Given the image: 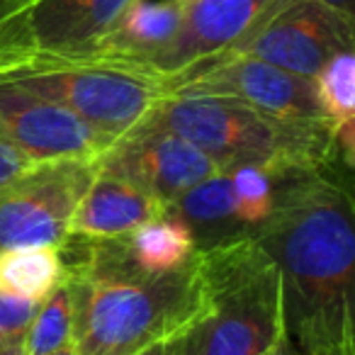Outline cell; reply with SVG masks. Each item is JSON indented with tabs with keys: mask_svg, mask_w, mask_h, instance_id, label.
<instances>
[{
	"mask_svg": "<svg viewBox=\"0 0 355 355\" xmlns=\"http://www.w3.org/2000/svg\"><path fill=\"white\" fill-rule=\"evenodd\" d=\"M166 212L161 202L112 173L95 171L88 190L71 214L69 241H112Z\"/></svg>",
	"mask_w": 355,
	"mask_h": 355,
	"instance_id": "7c38bea8",
	"label": "cell"
},
{
	"mask_svg": "<svg viewBox=\"0 0 355 355\" xmlns=\"http://www.w3.org/2000/svg\"><path fill=\"white\" fill-rule=\"evenodd\" d=\"M183 3H188V0H183Z\"/></svg>",
	"mask_w": 355,
	"mask_h": 355,
	"instance_id": "f1b7e54d",
	"label": "cell"
},
{
	"mask_svg": "<svg viewBox=\"0 0 355 355\" xmlns=\"http://www.w3.org/2000/svg\"><path fill=\"white\" fill-rule=\"evenodd\" d=\"M98 161L59 158L35 163L0 188V253L27 246H61L71 214L88 190Z\"/></svg>",
	"mask_w": 355,
	"mask_h": 355,
	"instance_id": "8992f818",
	"label": "cell"
},
{
	"mask_svg": "<svg viewBox=\"0 0 355 355\" xmlns=\"http://www.w3.org/2000/svg\"><path fill=\"white\" fill-rule=\"evenodd\" d=\"M0 134L35 163L59 158L98 161L114 137L98 132L61 105L0 78Z\"/></svg>",
	"mask_w": 355,
	"mask_h": 355,
	"instance_id": "8fae6325",
	"label": "cell"
},
{
	"mask_svg": "<svg viewBox=\"0 0 355 355\" xmlns=\"http://www.w3.org/2000/svg\"><path fill=\"white\" fill-rule=\"evenodd\" d=\"M49 355H76V350H73V345H64V348H59V350H54V353H49Z\"/></svg>",
	"mask_w": 355,
	"mask_h": 355,
	"instance_id": "83f0119b",
	"label": "cell"
},
{
	"mask_svg": "<svg viewBox=\"0 0 355 355\" xmlns=\"http://www.w3.org/2000/svg\"><path fill=\"white\" fill-rule=\"evenodd\" d=\"M134 0H37L25 17L27 46L88 54Z\"/></svg>",
	"mask_w": 355,
	"mask_h": 355,
	"instance_id": "4fadbf2b",
	"label": "cell"
},
{
	"mask_svg": "<svg viewBox=\"0 0 355 355\" xmlns=\"http://www.w3.org/2000/svg\"><path fill=\"white\" fill-rule=\"evenodd\" d=\"M32 166H35V161L25 151H20L10 139H6L0 134V188L17 180Z\"/></svg>",
	"mask_w": 355,
	"mask_h": 355,
	"instance_id": "603a6c76",
	"label": "cell"
},
{
	"mask_svg": "<svg viewBox=\"0 0 355 355\" xmlns=\"http://www.w3.org/2000/svg\"><path fill=\"white\" fill-rule=\"evenodd\" d=\"M61 251L71 292L76 355H139L168 343L193 311V261L153 275L137 268L122 239L69 241Z\"/></svg>",
	"mask_w": 355,
	"mask_h": 355,
	"instance_id": "7a4b0ae2",
	"label": "cell"
},
{
	"mask_svg": "<svg viewBox=\"0 0 355 355\" xmlns=\"http://www.w3.org/2000/svg\"><path fill=\"white\" fill-rule=\"evenodd\" d=\"M59 246H27L0 253V295L42 302L64 280Z\"/></svg>",
	"mask_w": 355,
	"mask_h": 355,
	"instance_id": "ac0fdd59",
	"label": "cell"
},
{
	"mask_svg": "<svg viewBox=\"0 0 355 355\" xmlns=\"http://www.w3.org/2000/svg\"><path fill=\"white\" fill-rule=\"evenodd\" d=\"M139 355H166V343L151 345V348H146L144 353H139Z\"/></svg>",
	"mask_w": 355,
	"mask_h": 355,
	"instance_id": "4316f807",
	"label": "cell"
},
{
	"mask_svg": "<svg viewBox=\"0 0 355 355\" xmlns=\"http://www.w3.org/2000/svg\"><path fill=\"white\" fill-rule=\"evenodd\" d=\"M0 78L61 105L114 139L168 95L166 80L148 69L98 54L22 49L0 59Z\"/></svg>",
	"mask_w": 355,
	"mask_h": 355,
	"instance_id": "5b68a950",
	"label": "cell"
},
{
	"mask_svg": "<svg viewBox=\"0 0 355 355\" xmlns=\"http://www.w3.org/2000/svg\"><path fill=\"white\" fill-rule=\"evenodd\" d=\"M183 0H134L88 54L146 66L178 32Z\"/></svg>",
	"mask_w": 355,
	"mask_h": 355,
	"instance_id": "5bb4252c",
	"label": "cell"
},
{
	"mask_svg": "<svg viewBox=\"0 0 355 355\" xmlns=\"http://www.w3.org/2000/svg\"><path fill=\"white\" fill-rule=\"evenodd\" d=\"M122 241L134 266L153 275L180 270L193 261L198 251L190 229L168 212L137 227L122 236Z\"/></svg>",
	"mask_w": 355,
	"mask_h": 355,
	"instance_id": "2e32d148",
	"label": "cell"
},
{
	"mask_svg": "<svg viewBox=\"0 0 355 355\" xmlns=\"http://www.w3.org/2000/svg\"><path fill=\"white\" fill-rule=\"evenodd\" d=\"M292 0H188L173 40L144 69L171 85L202 64L234 54Z\"/></svg>",
	"mask_w": 355,
	"mask_h": 355,
	"instance_id": "52a82bcc",
	"label": "cell"
},
{
	"mask_svg": "<svg viewBox=\"0 0 355 355\" xmlns=\"http://www.w3.org/2000/svg\"><path fill=\"white\" fill-rule=\"evenodd\" d=\"M40 304L42 302L15 300V297L0 295V348L25 340L27 329H30Z\"/></svg>",
	"mask_w": 355,
	"mask_h": 355,
	"instance_id": "7402d4cb",
	"label": "cell"
},
{
	"mask_svg": "<svg viewBox=\"0 0 355 355\" xmlns=\"http://www.w3.org/2000/svg\"><path fill=\"white\" fill-rule=\"evenodd\" d=\"M193 311L166 355H266L285 338L280 275L253 234L193 256Z\"/></svg>",
	"mask_w": 355,
	"mask_h": 355,
	"instance_id": "3957f363",
	"label": "cell"
},
{
	"mask_svg": "<svg viewBox=\"0 0 355 355\" xmlns=\"http://www.w3.org/2000/svg\"><path fill=\"white\" fill-rule=\"evenodd\" d=\"M266 355H300V353H297V350L292 348V345H290V340H287V338H282L280 343H277V345H272V348L268 350Z\"/></svg>",
	"mask_w": 355,
	"mask_h": 355,
	"instance_id": "d4e9b609",
	"label": "cell"
},
{
	"mask_svg": "<svg viewBox=\"0 0 355 355\" xmlns=\"http://www.w3.org/2000/svg\"><path fill=\"white\" fill-rule=\"evenodd\" d=\"M71 343V292L66 280L42 300L25 336L22 355H49Z\"/></svg>",
	"mask_w": 355,
	"mask_h": 355,
	"instance_id": "d6986e66",
	"label": "cell"
},
{
	"mask_svg": "<svg viewBox=\"0 0 355 355\" xmlns=\"http://www.w3.org/2000/svg\"><path fill=\"white\" fill-rule=\"evenodd\" d=\"M146 119L188 139L224 173L258 166L280 180L295 173L343 166L329 122L280 119L229 98L166 95Z\"/></svg>",
	"mask_w": 355,
	"mask_h": 355,
	"instance_id": "277c9868",
	"label": "cell"
},
{
	"mask_svg": "<svg viewBox=\"0 0 355 355\" xmlns=\"http://www.w3.org/2000/svg\"><path fill=\"white\" fill-rule=\"evenodd\" d=\"M340 168L280 178L270 217L251 232L277 268L285 338L300 355H355V209Z\"/></svg>",
	"mask_w": 355,
	"mask_h": 355,
	"instance_id": "6da1fadb",
	"label": "cell"
},
{
	"mask_svg": "<svg viewBox=\"0 0 355 355\" xmlns=\"http://www.w3.org/2000/svg\"><path fill=\"white\" fill-rule=\"evenodd\" d=\"M353 22L319 0H292L251 42L227 56L266 61L311 80L336 54L353 49Z\"/></svg>",
	"mask_w": 355,
	"mask_h": 355,
	"instance_id": "30bf717a",
	"label": "cell"
},
{
	"mask_svg": "<svg viewBox=\"0 0 355 355\" xmlns=\"http://www.w3.org/2000/svg\"><path fill=\"white\" fill-rule=\"evenodd\" d=\"M166 212L190 229L198 248H209L227 239L251 234L236 219L232 180L227 173H214L212 178L193 185L188 193L168 205Z\"/></svg>",
	"mask_w": 355,
	"mask_h": 355,
	"instance_id": "9a60e30c",
	"label": "cell"
},
{
	"mask_svg": "<svg viewBox=\"0 0 355 355\" xmlns=\"http://www.w3.org/2000/svg\"><path fill=\"white\" fill-rule=\"evenodd\" d=\"M37 0H0V59L27 46L25 17Z\"/></svg>",
	"mask_w": 355,
	"mask_h": 355,
	"instance_id": "44dd1931",
	"label": "cell"
},
{
	"mask_svg": "<svg viewBox=\"0 0 355 355\" xmlns=\"http://www.w3.org/2000/svg\"><path fill=\"white\" fill-rule=\"evenodd\" d=\"M168 95L229 98L280 119L329 122L316 98L314 80L246 56H219L198 66L173 80Z\"/></svg>",
	"mask_w": 355,
	"mask_h": 355,
	"instance_id": "9c48e42d",
	"label": "cell"
},
{
	"mask_svg": "<svg viewBox=\"0 0 355 355\" xmlns=\"http://www.w3.org/2000/svg\"><path fill=\"white\" fill-rule=\"evenodd\" d=\"M98 168L129 180L163 207L214 173H224L195 144L146 117L100 153Z\"/></svg>",
	"mask_w": 355,
	"mask_h": 355,
	"instance_id": "ba28073f",
	"label": "cell"
},
{
	"mask_svg": "<svg viewBox=\"0 0 355 355\" xmlns=\"http://www.w3.org/2000/svg\"><path fill=\"white\" fill-rule=\"evenodd\" d=\"M314 88L326 119L334 127V141L338 148L340 163L353 168L355 156V56L353 49L336 54L316 73Z\"/></svg>",
	"mask_w": 355,
	"mask_h": 355,
	"instance_id": "e0dca14e",
	"label": "cell"
},
{
	"mask_svg": "<svg viewBox=\"0 0 355 355\" xmlns=\"http://www.w3.org/2000/svg\"><path fill=\"white\" fill-rule=\"evenodd\" d=\"M22 345H25V340H17V343L6 345V348H0V355H22Z\"/></svg>",
	"mask_w": 355,
	"mask_h": 355,
	"instance_id": "484cf974",
	"label": "cell"
},
{
	"mask_svg": "<svg viewBox=\"0 0 355 355\" xmlns=\"http://www.w3.org/2000/svg\"><path fill=\"white\" fill-rule=\"evenodd\" d=\"M319 3L329 8V10L338 12V15L345 17V20H355V15H353V0H319Z\"/></svg>",
	"mask_w": 355,
	"mask_h": 355,
	"instance_id": "cb8c5ba5",
	"label": "cell"
},
{
	"mask_svg": "<svg viewBox=\"0 0 355 355\" xmlns=\"http://www.w3.org/2000/svg\"><path fill=\"white\" fill-rule=\"evenodd\" d=\"M232 180L234 209L246 232H256L272 212L277 178L258 166H239L227 171Z\"/></svg>",
	"mask_w": 355,
	"mask_h": 355,
	"instance_id": "ffe728a7",
	"label": "cell"
}]
</instances>
